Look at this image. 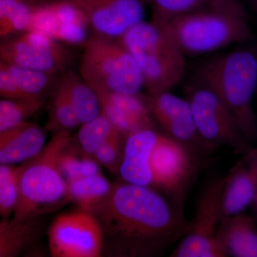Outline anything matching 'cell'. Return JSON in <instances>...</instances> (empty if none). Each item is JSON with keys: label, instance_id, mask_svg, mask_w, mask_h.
<instances>
[{"label": "cell", "instance_id": "cell-1", "mask_svg": "<svg viewBox=\"0 0 257 257\" xmlns=\"http://www.w3.org/2000/svg\"><path fill=\"white\" fill-rule=\"evenodd\" d=\"M104 234V254L156 257L189 229L183 208L151 187L123 182L93 213Z\"/></svg>", "mask_w": 257, "mask_h": 257}, {"label": "cell", "instance_id": "cell-2", "mask_svg": "<svg viewBox=\"0 0 257 257\" xmlns=\"http://www.w3.org/2000/svg\"><path fill=\"white\" fill-rule=\"evenodd\" d=\"M197 79L219 96L252 146L257 141V116L253 107L257 89L256 52L241 48L215 56L199 69Z\"/></svg>", "mask_w": 257, "mask_h": 257}, {"label": "cell", "instance_id": "cell-3", "mask_svg": "<svg viewBox=\"0 0 257 257\" xmlns=\"http://www.w3.org/2000/svg\"><path fill=\"white\" fill-rule=\"evenodd\" d=\"M71 141L69 132L56 133L36 156L17 167L19 198L12 219H37L70 200L68 184L61 175L58 162Z\"/></svg>", "mask_w": 257, "mask_h": 257}, {"label": "cell", "instance_id": "cell-4", "mask_svg": "<svg viewBox=\"0 0 257 257\" xmlns=\"http://www.w3.org/2000/svg\"><path fill=\"white\" fill-rule=\"evenodd\" d=\"M161 25L185 55L211 53L253 37L239 3L199 10Z\"/></svg>", "mask_w": 257, "mask_h": 257}, {"label": "cell", "instance_id": "cell-5", "mask_svg": "<svg viewBox=\"0 0 257 257\" xmlns=\"http://www.w3.org/2000/svg\"><path fill=\"white\" fill-rule=\"evenodd\" d=\"M118 40L133 56L150 95L170 92L183 79L186 55L162 25L141 22Z\"/></svg>", "mask_w": 257, "mask_h": 257}, {"label": "cell", "instance_id": "cell-6", "mask_svg": "<svg viewBox=\"0 0 257 257\" xmlns=\"http://www.w3.org/2000/svg\"><path fill=\"white\" fill-rule=\"evenodd\" d=\"M79 72L94 90L138 94L144 87L136 62L118 40L96 35L88 37Z\"/></svg>", "mask_w": 257, "mask_h": 257}, {"label": "cell", "instance_id": "cell-7", "mask_svg": "<svg viewBox=\"0 0 257 257\" xmlns=\"http://www.w3.org/2000/svg\"><path fill=\"white\" fill-rule=\"evenodd\" d=\"M204 157L160 130L149 161L152 188L183 208L186 194Z\"/></svg>", "mask_w": 257, "mask_h": 257}, {"label": "cell", "instance_id": "cell-8", "mask_svg": "<svg viewBox=\"0 0 257 257\" xmlns=\"http://www.w3.org/2000/svg\"><path fill=\"white\" fill-rule=\"evenodd\" d=\"M187 101L201 136L217 149L231 147L243 154L251 147L243 138L229 109L209 86L197 79L188 88Z\"/></svg>", "mask_w": 257, "mask_h": 257}, {"label": "cell", "instance_id": "cell-9", "mask_svg": "<svg viewBox=\"0 0 257 257\" xmlns=\"http://www.w3.org/2000/svg\"><path fill=\"white\" fill-rule=\"evenodd\" d=\"M224 177L211 179L198 197L194 220L171 255L174 257H226L218 243V228L222 219Z\"/></svg>", "mask_w": 257, "mask_h": 257}, {"label": "cell", "instance_id": "cell-10", "mask_svg": "<svg viewBox=\"0 0 257 257\" xmlns=\"http://www.w3.org/2000/svg\"><path fill=\"white\" fill-rule=\"evenodd\" d=\"M53 257H99L104 254V234L92 213L78 209L57 216L47 232Z\"/></svg>", "mask_w": 257, "mask_h": 257}, {"label": "cell", "instance_id": "cell-11", "mask_svg": "<svg viewBox=\"0 0 257 257\" xmlns=\"http://www.w3.org/2000/svg\"><path fill=\"white\" fill-rule=\"evenodd\" d=\"M0 58L19 67L55 75L67 63V52L60 42L35 31L0 40Z\"/></svg>", "mask_w": 257, "mask_h": 257}, {"label": "cell", "instance_id": "cell-12", "mask_svg": "<svg viewBox=\"0 0 257 257\" xmlns=\"http://www.w3.org/2000/svg\"><path fill=\"white\" fill-rule=\"evenodd\" d=\"M154 121L161 131L206 157L216 148L202 138L198 131L187 99L170 92L147 96Z\"/></svg>", "mask_w": 257, "mask_h": 257}, {"label": "cell", "instance_id": "cell-13", "mask_svg": "<svg viewBox=\"0 0 257 257\" xmlns=\"http://www.w3.org/2000/svg\"><path fill=\"white\" fill-rule=\"evenodd\" d=\"M80 9L94 35L119 40L144 21L145 0H72Z\"/></svg>", "mask_w": 257, "mask_h": 257}, {"label": "cell", "instance_id": "cell-14", "mask_svg": "<svg viewBox=\"0 0 257 257\" xmlns=\"http://www.w3.org/2000/svg\"><path fill=\"white\" fill-rule=\"evenodd\" d=\"M99 99L101 114L126 138L139 130L157 128L147 97L138 94L94 90Z\"/></svg>", "mask_w": 257, "mask_h": 257}, {"label": "cell", "instance_id": "cell-15", "mask_svg": "<svg viewBox=\"0 0 257 257\" xmlns=\"http://www.w3.org/2000/svg\"><path fill=\"white\" fill-rule=\"evenodd\" d=\"M257 197V147L241 154L224 177L222 218L243 212Z\"/></svg>", "mask_w": 257, "mask_h": 257}, {"label": "cell", "instance_id": "cell-16", "mask_svg": "<svg viewBox=\"0 0 257 257\" xmlns=\"http://www.w3.org/2000/svg\"><path fill=\"white\" fill-rule=\"evenodd\" d=\"M158 131L157 128H144L126 138L119 170L123 182L152 188L149 161Z\"/></svg>", "mask_w": 257, "mask_h": 257}, {"label": "cell", "instance_id": "cell-17", "mask_svg": "<svg viewBox=\"0 0 257 257\" xmlns=\"http://www.w3.org/2000/svg\"><path fill=\"white\" fill-rule=\"evenodd\" d=\"M45 130L22 121L0 133V165H20L36 156L46 145Z\"/></svg>", "mask_w": 257, "mask_h": 257}, {"label": "cell", "instance_id": "cell-18", "mask_svg": "<svg viewBox=\"0 0 257 257\" xmlns=\"http://www.w3.org/2000/svg\"><path fill=\"white\" fill-rule=\"evenodd\" d=\"M216 237L226 256L257 257L256 222L243 211L223 217Z\"/></svg>", "mask_w": 257, "mask_h": 257}, {"label": "cell", "instance_id": "cell-19", "mask_svg": "<svg viewBox=\"0 0 257 257\" xmlns=\"http://www.w3.org/2000/svg\"><path fill=\"white\" fill-rule=\"evenodd\" d=\"M37 219L20 221L1 218L0 257L19 256L36 242L40 233Z\"/></svg>", "mask_w": 257, "mask_h": 257}, {"label": "cell", "instance_id": "cell-20", "mask_svg": "<svg viewBox=\"0 0 257 257\" xmlns=\"http://www.w3.org/2000/svg\"><path fill=\"white\" fill-rule=\"evenodd\" d=\"M58 83L67 92L80 124L94 119L101 114L96 92L81 76L67 72L61 77Z\"/></svg>", "mask_w": 257, "mask_h": 257}, {"label": "cell", "instance_id": "cell-21", "mask_svg": "<svg viewBox=\"0 0 257 257\" xmlns=\"http://www.w3.org/2000/svg\"><path fill=\"white\" fill-rule=\"evenodd\" d=\"M112 187L101 173L77 179L68 183L69 199L79 209L93 214L105 200Z\"/></svg>", "mask_w": 257, "mask_h": 257}, {"label": "cell", "instance_id": "cell-22", "mask_svg": "<svg viewBox=\"0 0 257 257\" xmlns=\"http://www.w3.org/2000/svg\"><path fill=\"white\" fill-rule=\"evenodd\" d=\"M152 11V21L165 24L179 17L199 10L224 6L239 2L234 0H145Z\"/></svg>", "mask_w": 257, "mask_h": 257}, {"label": "cell", "instance_id": "cell-23", "mask_svg": "<svg viewBox=\"0 0 257 257\" xmlns=\"http://www.w3.org/2000/svg\"><path fill=\"white\" fill-rule=\"evenodd\" d=\"M32 9L24 0H0V40L28 32Z\"/></svg>", "mask_w": 257, "mask_h": 257}, {"label": "cell", "instance_id": "cell-24", "mask_svg": "<svg viewBox=\"0 0 257 257\" xmlns=\"http://www.w3.org/2000/svg\"><path fill=\"white\" fill-rule=\"evenodd\" d=\"M71 145L69 143L61 154L58 162L61 175L67 184L77 179L101 173L99 164L92 157Z\"/></svg>", "mask_w": 257, "mask_h": 257}, {"label": "cell", "instance_id": "cell-25", "mask_svg": "<svg viewBox=\"0 0 257 257\" xmlns=\"http://www.w3.org/2000/svg\"><path fill=\"white\" fill-rule=\"evenodd\" d=\"M81 125L77 134L79 149L92 157L106 140L119 132L101 113L97 117Z\"/></svg>", "mask_w": 257, "mask_h": 257}, {"label": "cell", "instance_id": "cell-26", "mask_svg": "<svg viewBox=\"0 0 257 257\" xmlns=\"http://www.w3.org/2000/svg\"><path fill=\"white\" fill-rule=\"evenodd\" d=\"M47 128L54 133L69 132L80 125L67 92L60 84L55 89Z\"/></svg>", "mask_w": 257, "mask_h": 257}, {"label": "cell", "instance_id": "cell-27", "mask_svg": "<svg viewBox=\"0 0 257 257\" xmlns=\"http://www.w3.org/2000/svg\"><path fill=\"white\" fill-rule=\"evenodd\" d=\"M19 198L18 175L14 165H0V217L14 214Z\"/></svg>", "mask_w": 257, "mask_h": 257}, {"label": "cell", "instance_id": "cell-28", "mask_svg": "<svg viewBox=\"0 0 257 257\" xmlns=\"http://www.w3.org/2000/svg\"><path fill=\"white\" fill-rule=\"evenodd\" d=\"M124 140L126 138L120 132L115 133L97 149L93 158L113 173L119 174L124 152Z\"/></svg>", "mask_w": 257, "mask_h": 257}, {"label": "cell", "instance_id": "cell-29", "mask_svg": "<svg viewBox=\"0 0 257 257\" xmlns=\"http://www.w3.org/2000/svg\"><path fill=\"white\" fill-rule=\"evenodd\" d=\"M0 99L26 100L18 66L0 58Z\"/></svg>", "mask_w": 257, "mask_h": 257}, {"label": "cell", "instance_id": "cell-30", "mask_svg": "<svg viewBox=\"0 0 257 257\" xmlns=\"http://www.w3.org/2000/svg\"><path fill=\"white\" fill-rule=\"evenodd\" d=\"M44 102V100H27L16 109L0 114V133L27 120L42 107Z\"/></svg>", "mask_w": 257, "mask_h": 257}, {"label": "cell", "instance_id": "cell-31", "mask_svg": "<svg viewBox=\"0 0 257 257\" xmlns=\"http://www.w3.org/2000/svg\"><path fill=\"white\" fill-rule=\"evenodd\" d=\"M252 205L253 206V211H254V219L257 224V197L255 199L254 202H253Z\"/></svg>", "mask_w": 257, "mask_h": 257}, {"label": "cell", "instance_id": "cell-32", "mask_svg": "<svg viewBox=\"0 0 257 257\" xmlns=\"http://www.w3.org/2000/svg\"><path fill=\"white\" fill-rule=\"evenodd\" d=\"M254 1H255V4H256V7H257V0H254Z\"/></svg>", "mask_w": 257, "mask_h": 257}, {"label": "cell", "instance_id": "cell-33", "mask_svg": "<svg viewBox=\"0 0 257 257\" xmlns=\"http://www.w3.org/2000/svg\"><path fill=\"white\" fill-rule=\"evenodd\" d=\"M234 1L239 2V0H234Z\"/></svg>", "mask_w": 257, "mask_h": 257}]
</instances>
